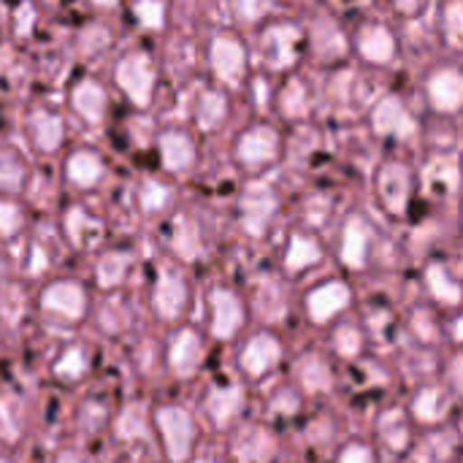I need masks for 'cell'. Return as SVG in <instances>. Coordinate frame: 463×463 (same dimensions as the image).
<instances>
[{"instance_id": "cell-14", "label": "cell", "mask_w": 463, "mask_h": 463, "mask_svg": "<svg viewBox=\"0 0 463 463\" xmlns=\"http://www.w3.org/2000/svg\"><path fill=\"white\" fill-rule=\"evenodd\" d=\"M274 437L263 426H247L233 439V456L236 463H269L274 458Z\"/></svg>"}, {"instance_id": "cell-7", "label": "cell", "mask_w": 463, "mask_h": 463, "mask_svg": "<svg viewBox=\"0 0 463 463\" xmlns=\"http://www.w3.org/2000/svg\"><path fill=\"white\" fill-rule=\"evenodd\" d=\"M209 304H212V334L217 339L236 336V331L244 323V304H241V298L233 290H228V288H214L209 293Z\"/></svg>"}, {"instance_id": "cell-12", "label": "cell", "mask_w": 463, "mask_h": 463, "mask_svg": "<svg viewBox=\"0 0 463 463\" xmlns=\"http://www.w3.org/2000/svg\"><path fill=\"white\" fill-rule=\"evenodd\" d=\"M350 298H353L350 288H347L345 282L334 279V282H326V285L315 288V290L307 296V312H309V317H312L317 326H323V323L334 320V317L350 304Z\"/></svg>"}, {"instance_id": "cell-32", "label": "cell", "mask_w": 463, "mask_h": 463, "mask_svg": "<svg viewBox=\"0 0 463 463\" xmlns=\"http://www.w3.org/2000/svg\"><path fill=\"white\" fill-rule=\"evenodd\" d=\"M279 109L288 119H301L309 111V92L301 79H290L279 95Z\"/></svg>"}, {"instance_id": "cell-6", "label": "cell", "mask_w": 463, "mask_h": 463, "mask_svg": "<svg viewBox=\"0 0 463 463\" xmlns=\"http://www.w3.org/2000/svg\"><path fill=\"white\" fill-rule=\"evenodd\" d=\"M377 193L388 212L402 214L410 203L412 193V174L404 163H385L377 174Z\"/></svg>"}, {"instance_id": "cell-53", "label": "cell", "mask_w": 463, "mask_h": 463, "mask_svg": "<svg viewBox=\"0 0 463 463\" xmlns=\"http://www.w3.org/2000/svg\"><path fill=\"white\" fill-rule=\"evenodd\" d=\"M57 463H81V461H79V456H76V453H60Z\"/></svg>"}, {"instance_id": "cell-3", "label": "cell", "mask_w": 463, "mask_h": 463, "mask_svg": "<svg viewBox=\"0 0 463 463\" xmlns=\"http://www.w3.org/2000/svg\"><path fill=\"white\" fill-rule=\"evenodd\" d=\"M241 225L250 236H263L279 212V198L269 184H252L241 195Z\"/></svg>"}, {"instance_id": "cell-38", "label": "cell", "mask_w": 463, "mask_h": 463, "mask_svg": "<svg viewBox=\"0 0 463 463\" xmlns=\"http://www.w3.org/2000/svg\"><path fill=\"white\" fill-rule=\"evenodd\" d=\"M84 372H87V353H84L81 347L65 350V355L54 364V374H57L60 380H68V383L84 377Z\"/></svg>"}, {"instance_id": "cell-36", "label": "cell", "mask_w": 463, "mask_h": 463, "mask_svg": "<svg viewBox=\"0 0 463 463\" xmlns=\"http://www.w3.org/2000/svg\"><path fill=\"white\" fill-rule=\"evenodd\" d=\"M24 165L16 155H0V190L14 195L24 187Z\"/></svg>"}, {"instance_id": "cell-45", "label": "cell", "mask_w": 463, "mask_h": 463, "mask_svg": "<svg viewBox=\"0 0 463 463\" xmlns=\"http://www.w3.org/2000/svg\"><path fill=\"white\" fill-rule=\"evenodd\" d=\"M133 14H136L138 22L146 24L149 30H160L163 22H165V5H163V3H152V0L136 3V5H133Z\"/></svg>"}, {"instance_id": "cell-9", "label": "cell", "mask_w": 463, "mask_h": 463, "mask_svg": "<svg viewBox=\"0 0 463 463\" xmlns=\"http://www.w3.org/2000/svg\"><path fill=\"white\" fill-rule=\"evenodd\" d=\"M152 307L163 320H168V323L179 320V315L187 307V285L176 271H171V269L160 271L155 290H152Z\"/></svg>"}, {"instance_id": "cell-22", "label": "cell", "mask_w": 463, "mask_h": 463, "mask_svg": "<svg viewBox=\"0 0 463 463\" xmlns=\"http://www.w3.org/2000/svg\"><path fill=\"white\" fill-rule=\"evenodd\" d=\"M71 103L76 109V114L87 122H100L106 117V109H109V95L106 90L98 84V81H79L73 87V95H71Z\"/></svg>"}, {"instance_id": "cell-1", "label": "cell", "mask_w": 463, "mask_h": 463, "mask_svg": "<svg viewBox=\"0 0 463 463\" xmlns=\"http://www.w3.org/2000/svg\"><path fill=\"white\" fill-rule=\"evenodd\" d=\"M155 423L163 434V445L165 453L174 463H182L193 453V442H195V423L190 418V412L184 407H160L155 415Z\"/></svg>"}, {"instance_id": "cell-18", "label": "cell", "mask_w": 463, "mask_h": 463, "mask_svg": "<svg viewBox=\"0 0 463 463\" xmlns=\"http://www.w3.org/2000/svg\"><path fill=\"white\" fill-rule=\"evenodd\" d=\"M429 98L434 103L437 111H458L463 100V79L458 71L453 68H442L429 79Z\"/></svg>"}, {"instance_id": "cell-26", "label": "cell", "mask_w": 463, "mask_h": 463, "mask_svg": "<svg viewBox=\"0 0 463 463\" xmlns=\"http://www.w3.org/2000/svg\"><path fill=\"white\" fill-rule=\"evenodd\" d=\"M225 114H228V100H225L222 92H217V90H203V92L198 95L195 119H198V125H201L203 130L220 128L222 119H225Z\"/></svg>"}, {"instance_id": "cell-37", "label": "cell", "mask_w": 463, "mask_h": 463, "mask_svg": "<svg viewBox=\"0 0 463 463\" xmlns=\"http://www.w3.org/2000/svg\"><path fill=\"white\" fill-rule=\"evenodd\" d=\"M258 309L269 320H277V317L285 315V296H282V288L277 285V279L263 282V288L258 293Z\"/></svg>"}, {"instance_id": "cell-40", "label": "cell", "mask_w": 463, "mask_h": 463, "mask_svg": "<svg viewBox=\"0 0 463 463\" xmlns=\"http://www.w3.org/2000/svg\"><path fill=\"white\" fill-rule=\"evenodd\" d=\"M334 347L342 358H355L364 347V336L353 323H345L334 331Z\"/></svg>"}, {"instance_id": "cell-51", "label": "cell", "mask_w": 463, "mask_h": 463, "mask_svg": "<svg viewBox=\"0 0 463 463\" xmlns=\"http://www.w3.org/2000/svg\"><path fill=\"white\" fill-rule=\"evenodd\" d=\"M16 16H19V33H27V27H33L35 11H33L30 5H19V8H16Z\"/></svg>"}, {"instance_id": "cell-19", "label": "cell", "mask_w": 463, "mask_h": 463, "mask_svg": "<svg viewBox=\"0 0 463 463\" xmlns=\"http://www.w3.org/2000/svg\"><path fill=\"white\" fill-rule=\"evenodd\" d=\"M160 157L168 171L182 174L195 163V144L182 130H165L160 136Z\"/></svg>"}, {"instance_id": "cell-43", "label": "cell", "mask_w": 463, "mask_h": 463, "mask_svg": "<svg viewBox=\"0 0 463 463\" xmlns=\"http://www.w3.org/2000/svg\"><path fill=\"white\" fill-rule=\"evenodd\" d=\"M298 410H301V396L293 388H279L269 402V412L277 418H293Z\"/></svg>"}, {"instance_id": "cell-11", "label": "cell", "mask_w": 463, "mask_h": 463, "mask_svg": "<svg viewBox=\"0 0 463 463\" xmlns=\"http://www.w3.org/2000/svg\"><path fill=\"white\" fill-rule=\"evenodd\" d=\"M212 68L214 73L228 81V84H239L241 76H244V68H247V52L244 46L233 38V35H217L214 43H212Z\"/></svg>"}, {"instance_id": "cell-4", "label": "cell", "mask_w": 463, "mask_h": 463, "mask_svg": "<svg viewBox=\"0 0 463 463\" xmlns=\"http://www.w3.org/2000/svg\"><path fill=\"white\" fill-rule=\"evenodd\" d=\"M372 125L377 133L391 136V138H412L418 133V122L410 114V109L402 103V98L388 95L383 98L374 111H372Z\"/></svg>"}, {"instance_id": "cell-31", "label": "cell", "mask_w": 463, "mask_h": 463, "mask_svg": "<svg viewBox=\"0 0 463 463\" xmlns=\"http://www.w3.org/2000/svg\"><path fill=\"white\" fill-rule=\"evenodd\" d=\"M298 377H301V383H304L307 391L323 393V391L331 388V369L317 355H307V358L298 361Z\"/></svg>"}, {"instance_id": "cell-34", "label": "cell", "mask_w": 463, "mask_h": 463, "mask_svg": "<svg viewBox=\"0 0 463 463\" xmlns=\"http://www.w3.org/2000/svg\"><path fill=\"white\" fill-rule=\"evenodd\" d=\"M412 412L420 423H439L448 415V402L439 393V388H426L412 404Z\"/></svg>"}, {"instance_id": "cell-10", "label": "cell", "mask_w": 463, "mask_h": 463, "mask_svg": "<svg viewBox=\"0 0 463 463\" xmlns=\"http://www.w3.org/2000/svg\"><path fill=\"white\" fill-rule=\"evenodd\" d=\"M298 43H301V30L290 22H279L271 24L263 33V54L266 62L271 68H288L293 65L296 54H298Z\"/></svg>"}, {"instance_id": "cell-47", "label": "cell", "mask_w": 463, "mask_h": 463, "mask_svg": "<svg viewBox=\"0 0 463 463\" xmlns=\"http://www.w3.org/2000/svg\"><path fill=\"white\" fill-rule=\"evenodd\" d=\"M445 30L453 46H461V33H463V5L461 3H450L445 8Z\"/></svg>"}, {"instance_id": "cell-50", "label": "cell", "mask_w": 463, "mask_h": 463, "mask_svg": "<svg viewBox=\"0 0 463 463\" xmlns=\"http://www.w3.org/2000/svg\"><path fill=\"white\" fill-rule=\"evenodd\" d=\"M236 11H239L247 22H255V16L266 14V11H269V5H266V3H239V5H236Z\"/></svg>"}, {"instance_id": "cell-17", "label": "cell", "mask_w": 463, "mask_h": 463, "mask_svg": "<svg viewBox=\"0 0 463 463\" xmlns=\"http://www.w3.org/2000/svg\"><path fill=\"white\" fill-rule=\"evenodd\" d=\"M201 361H203V345H201L198 334L190 328L176 334V339L171 342V350H168V364H171L174 374L193 377L198 372Z\"/></svg>"}, {"instance_id": "cell-5", "label": "cell", "mask_w": 463, "mask_h": 463, "mask_svg": "<svg viewBox=\"0 0 463 463\" xmlns=\"http://www.w3.org/2000/svg\"><path fill=\"white\" fill-rule=\"evenodd\" d=\"M277 155H279V136L269 125H260V128L247 130L239 138V144H236V157L247 168L269 165L271 160H277Z\"/></svg>"}, {"instance_id": "cell-33", "label": "cell", "mask_w": 463, "mask_h": 463, "mask_svg": "<svg viewBox=\"0 0 463 463\" xmlns=\"http://www.w3.org/2000/svg\"><path fill=\"white\" fill-rule=\"evenodd\" d=\"M128 269H130V255L128 252H109V255H103L98 260L95 277H98L100 288H114L128 277Z\"/></svg>"}, {"instance_id": "cell-35", "label": "cell", "mask_w": 463, "mask_h": 463, "mask_svg": "<svg viewBox=\"0 0 463 463\" xmlns=\"http://www.w3.org/2000/svg\"><path fill=\"white\" fill-rule=\"evenodd\" d=\"M380 437L391 450H404L410 442V429L402 410H391L380 418Z\"/></svg>"}, {"instance_id": "cell-16", "label": "cell", "mask_w": 463, "mask_h": 463, "mask_svg": "<svg viewBox=\"0 0 463 463\" xmlns=\"http://www.w3.org/2000/svg\"><path fill=\"white\" fill-rule=\"evenodd\" d=\"M372 228L364 217H350L342 233V260L350 269H364L366 258H369V247H372Z\"/></svg>"}, {"instance_id": "cell-30", "label": "cell", "mask_w": 463, "mask_h": 463, "mask_svg": "<svg viewBox=\"0 0 463 463\" xmlns=\"http://www.w3.org/2000/svg\"><path fill=\"white\" fill-rule=\"evenodd\" d=\"M426 182L434 193L439 195H453L458 187V165L453 157H439L429 165L426 171Z\"/></svg>"}, {"instance_id": "cell-24", "label": "cell", "mask_w": 463, "mask_h": 463, "mask_svg": "<svg viewBox=\"0 0 463 463\" xmlns=\"http://www.w3.org/2000/svg\"><path fill=\"white\" fill-rule=\"evenodd\" d=\"M100 231H103V228H100V222H98V220H92V217L87 214V209H81V206L68 209V217H65V233H68V239H71V244H73V247L87 250L90 244H95V241H98Z\"/></svg>"}, {"instance_id": "cell-25", "label": "cell", "mask_w": 463, "mask_h": 463, "mask_svg": "<svg viewBox=\"0 0 463 463\" xmlns=\"http://www.w3.org/2000/svg\"><path fill=\"white\" fill-rule=\"evenodd\" d=\"M320 260H323V247L315 239H309V236H293L290 239V247L285 255V269L290 274H298V271H304Z\"/></svg>"}, {"instance_id": "cell-27", "label": "cell", "mask_w": 463, "mask_h": 463, "mask_svg": "<svg viewBox=\"0 0 463 463\" xmlns=\"http://www.w3.org/2000/svg\"><path fill=\"white\" fill-rule=\"evenodd\" d=\"M171 250L182 258V260H195L201 255V239H198V228L190 217H176L174 231H171Z\"/></svg>"}, {"instance_id": "cell-52", "label": "cell", "mask_w": 463, "mask_h": 463, "mask_svg": "<svg viewBox=\"0 0 463 463\" xmlns=\"http://www.w3.org/2000/svg\"><path fill=\"white\" fill-rule=\"evenodd\" d=\"M46 269V255H43V250L41 247H33V263H30V271L33 274H41Z\"/></svg>"}, {"instance_id": "cell-55", "label": "cell", "mask_w": 463, "mask_h": 463, "mask_svg": "<svg viewBox=\"0 0 463 463\" xmlns=\"http://www.w3.org/2000/svg\"><path fill=\"white\" fill-rule=\"evenodd\" d=\"M0 463H5V461H0Z\"/></svg>"}, {"instance_id": "cell-23", "label": "cell", "mask_w": 463, "mask_h": 463, "mask_svg": "<svg viewBox=\"0 0 463 463\" xmlns=\"http://www.w3.org/2000/svg\"><path fill=\"white\" fill-rule=\"evenodd\" d=\"M65 171H68V179L76 184V187H95L100 179H103V160L90 152V149H81L76 155L68 157L65 163Z\"/></svg>"}, {"instance_id": "cell-54", "label": "cell", "mask_w": 463, "mask_h": 463, "mask_svg": "<svg viewBox=\"0 0 463 463\" xmlns=\"http://www.w3.org/2000/svg\"><path fill=\"white\" fill-rule=\"evenodd\" d=\"M198 463H214V461H198Z\"/></svg>"}, {"instance_id": "cell-28", "label": "cell", "mask_w": 463, "mask_h": 463, "mask_svg": "<svg viewBox=\"0 0 463 463\" xmlns=\"http://www.w3.org/2000/svg\"><path fill=\"white\" fill-rule=\"evenodd\" d=\"M312 43L323 57H342L347 52V41L342 30L331 19H317L312 27Z\"/></svg>"}, {"instance_id": "cell-21", "label": "cell", "mask_w": 463, "mask_h": 463, "mask_svg": "<svg viewBox=\"0 0 463 463\" xmlns=\"http://www.w3.org/2000/svg\"><path fill=\"white\" fill-rule=\"evenodd\" d=\"M358 52L369 62H391L396 57V38L385 24H366L358 35Z\"/></svg>"}, {"instance_id": "cell-39", "label": "cell", "mask_w": 463, "mask_h": 463, "mask_svg": "<svg viewBox=\"0 0 463 463\" xmlns=\"http://www.w3.org/2000/svg\"><path fill=\"white\" fill-rule=\"evenodd\" d=\"M138 201H141V209L152 214V212H160V209L168 206L171 190H168L165 184H160L157 179H146V182L141 184V190H138Z\"/></svg>"}, {"instance_id": "cell-48", "label": "cell", "mask_w": 463, "mask_h": 463, "mask_svg": "<svg viewBox=\"0 0 463 463\" xmlns=\"http://www.w3.org/2000/svg\"><path fill=\"white\" fill-rule=\"evenodd\" d=\"M450 439V437H448ZM445 439V442H448ZM442 437H431L420 450H418V463H439L445 458H450V450H439V445H445Z\"/></svg>"}, {"instance_id": "cell-20", "label": "cell", "mask_w": 463, "mask_h": 463, "mask_svg": "<svg viewBox=\"0 0 463 463\" xmlns=\"http://www.w3.org/2000/svg\"><path fill=\"white\" fill-rule=\"evenodd\" d=\"M27 133L41 152H54L65 138V125L52 111H33L27 117Z\"/></svg>"}, {"instance_id": "cell-15", "label": "cell", "mask_w": 463, "mask_h": 463, "mask_svg": "<svg viewBox=\"0 0 463 463\" xmlns=\"http://www.w3.org/2000/svg\"><path fill=\"white\" fill-rule=\"evenodd\" d=\"M244 410V391L239 385H225V388H214L203 404V412L206 418L217 426V429H225L231 426Z\"/></svg>"}, {"instance_id": "cell-13", "label": "cell", "mask_w": 463, "mask_h": 463, "mask_svg": "<svg viewBox=\"0 0 463 463\" xmlns=\"http://www.w3.org/2000/svg\"><path fill=\"white\" fill-rule=\"evenodd\" d=\"M279 358H282V345H279V339L277 336H271V334H258V336H252L250 342H247V347L241 350V358H239V364H241V369H244V374L247 377H263L266 372H271L277 364H279Z\"/></svg>"}, {"instance_id": "cell-41", "label": "cell", "mask_w": 463, "mask_h": 463, "mask_svg": "<svg viewBox=\"0 0 463 463\" xmlns=\"http://www.w3.org/2000/svg\"><path fill=\"white\" fill-rule=\"evenodd\" d=\"M117 434L122 439H144L146 437V420L138 407H128L117 420Z\"/></svg>"}, {"instance_id": "cell-46", "label": "cell", "mask_w": 463, "mask_h": 463, "mask_svg": "<svg viewBox=\"0 0 463 463\" xmlns=\"http://www.w3.org/2000/svg\"><path fill=\"white\" fill-rule=\"evenodd\" d=\"M109 41H111V33H109V27H103V24H90V27H84V33H81V38H79L81 52H87V54L106 49Z\"/></svg>"}, {"instance_id": "cell-29", "label": "cell", "mask_w": 463, "mask_h": 463, "mask_svg": "<svg viewBox=\"0 0 463 463\" xmlns=\"http://www.w3.org/2000/svg\"><path fill=\"white\" fill-rule=\"evenodd\" d=\"M426 282H429V290H431L442 304L456 307V304L461 301V288H458V282L450 277V271H448L442 263H431V266L426 269Z\"/></svg>"}, {"instance_id": "cell-8", "label": "cell", "mask_w": 463, "mask_h": 463, "mask_svg": "<svg viewBox=\"0 0 463 463\" xmlns=\"http://www.w3.org/2000/svg\"><path fill=\"white\" fill-rule=\"evenodd\" d=\"M41 307L46 312H54L65 320H81L84 312H87V293L79 282H71V279H62V282H54L49 285L43 293H41Z\"/></svg>"}, {"instance_id": "cell-2", "label": "cell", "mask_w": 463, "mask_h": 463, "mask_svg": "<svg viewBox=\"0 0 463 463\" xmlns=\"http://www.w3.org/2000/svg\"><path fill=\"white\" fill-rule=\"evenodd\" d=\"M117 84L136 106H149L155 92V65L144 52H130L117 62Z\"/></svg>"}, {"instance_id": "cell-49", "label": "cell", "mask_w": 463, "mask_h": 463, "mask_svg": "<svg viewBox=\"0 0 463 463\" xmlns=\"http://www.w3.org/2000/svg\"><path fill=\"white\" fill-rule=\"evenodd\" d=\"M339 463H374V453L366 445H347L339 456Z\"/></svg>"}, {"instance_id": "cell-44", "label": "cell", "mask_w": 463, "mask_h": 463, "mask_svg": "<svg viewBox=\"0 0 463 463\" xmlns=\"http://www.w3.org/2000/svg\"><path fill=\"white\" fill-rule=\"evenodd\" d=\"M22 225H24L22 209L11 201H0V236L11 239L22 231Z\"/></svg>"}, {"instance_id": "cell-42", "label": "cell", "mask_w": 463, "mask_h": 463, "mask_svg": "<svg viewBox=\"0 0 463 463\" xmlns=\"http://www.w3.org/2000/svg\"><path fill=\"white\" fill-rule=\"evenodd\" d=\"M22 429V410L16 399H3L0 402V437L3 439H16Z\"/></svg>"}]
</instances>
